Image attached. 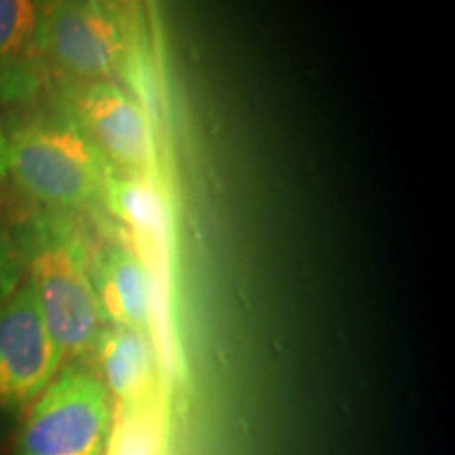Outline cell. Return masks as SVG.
<instances>
[{"label":"cell","instance_id":"6da1fadb","mask_svg":"<svg viewBox=\"0 0 455 455\" xmlns=\"http://www.w3.org/2000/svg\"><path fill=\"white\" fill-rule=\"evenodd\" d=\"M15 244L64 361L93 356L106 325L91 278L89 244L81 228L68 213L49 209L21 226Z\"/></svg>","mask_w":455,"mask_h":455},{"label":"cell","instance_id":"7a4b0ae2","mask_svg":"<svg viewBox=\"0 0 455 455\" xmlns=\"http://www.w3.org/2000/svg\"><path fill=\"white\" fill-rule=\"evenodd\" d=\"M7 140L9 175L34 201L64 213L101 201L112 164L60 110L21 118Z\"/></svg>","mask_w":455,"mask_h":455},{"label":"cell","instance_id":"3957f363","mask_svg":"<svg viewBox=\"0 0 455 455\" xmlns=\"http://www.w3.org/2000/svg\"><path fill=\"white\" fill-rule=\"evenodd\" d=\"M116 403L98 373L76 365L60 369L17 439V455H108Z\"/></svg>","mask_w":455,"mask_h":455},{"label":"cell","instance_id":"277c9868","mask_svg":"<svg viewBox=\"0 0 455 455\" xmlns=\"http://www.w3.org/2000/svg\"><path fill=\"white\" fill-rule=\"evenodd\" d=\"M43 47L49 72L68 83L123 78L138 51L127 11L101 0L43 3Z\"/></svg>","mask_w":455,"mask_h":455},{"label":"cell","instance_id":"5b68a950","mask_svg":"<svg viewBox=\"0 0 455 455\" xmlns=\"http://www.w3.org/2000/svg\"><path fill=\"white\" fill-rule=\"evenodd\" d=\"M60 112L83 131L112 169L158 171L155 121L123 83H66Z\"/></svg>","mask_w":455,"mask_h":455},{"label":"cell","instance_id":"8992f818","mask_svg":"<svg viewBox=\"0 0 455 455\" xmlns=\"http://www.w3.org/2000/svg\"><path fill=\"white\" fill-rule=\"evenodd\" d=\"M64 355L30 283L0 301V409L32 405L60 373Z\"/></svg>","mask_w":455,"mask_h":455},{"label":"cell","instance_id":"52a82bcc","mask_svg":"<svg viewBox=\"0 0 455 455\" xmlns=\"http://www.w3.org/2000/svg\"><path fill=\"white\" fill-rule=\"evenodd\" d=\"M91 278L106 327L150 333L155 327V284L144 255L123 244L91 253Z\"/></svg>","mask_w":455,"mask_h":455},{"label":"cell","instance_id":"ba28073f","mask_svg":"<svg viewBox=\"0 0 455 455\" xmlns=\"http://www.w3.org/2000/svg\"><path fill=\"white\" fill-rule=\"evenodd\" d=\"M47 76L43 3L0 0V104H28Z\"/></svg>","mask_w":455,"mask_h":455},{"label":"cell","instance_id":"9c48e42d","mask_svg":"<svg viewBox=\"0 0 455 455\" xmlns=\"http://www.w3.org/2000/svg\"><path fill=\"white\" fill-rule=\"evenodd\" d=\"M100 203L133 232L141 247L146 244V261L167 264L173 241V213L158 171L138 173L112 169Z\"/></svg>","mask_w":455,"mask_h":455},{"label":"cell","instance_id":"30bf717a","mask_svg":"<svg viewBox=\"0 0 455 455\" xmlns=\"http://www.w3.org/2000/svg\"><path fill=\"white\" fill-rule=\"evenodd\" d=\"M101 382L110 390L116 407L140 405L161 388L158 358L150 333L124 327H106L95 344Z\"/></svg>","mask_w":455,"mask_h":455},{"label":"cell","instance_id":"8fae6325","mask_svg":"<svg viewBox=\"0 0 455 455\" xmlns=\"http://www.w3.org/2000/svg\"><path fill=\"white\" fill-rule=\"evenodd\" d=\"M161 388L140 405L116 407L108 455H163Z\"/></svg>","mask_w":455,"mask_h":455},{"label":"cell","instance_id":"7c38bea8","mask_svg":"<svg viewBox=\"0 0 455 455\" xmlns=\"http://www.w3.org/2000/svg\"><path fill=\"white\" fill-rule=\"evenodd\" d=\"M21 275H24V268H21L17 244L0 224V301L7 299L20 287Z\"/></svg>","mask_w":455,"mask_h":455},{"label":"cell","instance_id":"4fadbf2b","mask_svg":"<svg viewBox=\"0 0 455 455\" xmlns=\"http://www.w3.org/2000/svg\"><path fill=\"white\" fill-rule=\"evenodd\" d=\"M9 175V140L7 131H4L3 123H0V181Z\"/></svg>","mask_w":455,"mask_h":455}]
</instances>
